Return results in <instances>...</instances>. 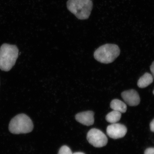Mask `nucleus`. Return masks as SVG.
<instances>
[{"label": "nucleus", "instance_id": "obj_1", "mask_svg": "<svg viewBox=\"0 0 154 154\" xmlns=\"http://www.w3.org/2000/svg\"><path fill=\"white\" fill-rule=\"evenodd\" d=\"M18 53L16 45L3 44L0 48V69L5 72L10 70L16 62Z\"/></svg>", "mask_w": 154, "mask_h": 154}, {"label": "nucleus", "instance_id": "obj_6", "mask_svg": "<svg viewBox=\"0 0 154 154\" xmlns=\"http://www.w3.org/2000/svg\"><path fill=\"white\" fill-rule=\"evenodd\" d=\"M127 130L125 125L115 123L107 126L106 132L109 137L113 139H117L124 137L127 133Z\"/></svg>", "mask_w": 154, "mask_h": 154}, {"label": "nucleus", "instance_id": "obj_11", "mask_svg": "<svg viewBox=\"0 0 154 154\" xmlns=\"http://www.w3.org/2000/svg\"><path fill=\"white\" fill-rule=\"evenodd\" d=\"M121 117V113L120 112L113 110L109 113L106 116V120L107 122L115 124L120 121Z\"/></svg>", "mask_w": 154, "mask_h": 154}, {"label": "nucleus", "instance_id": "obj_2", "mask_svg": "<svg viewBox=\"0 0 154 154\" xmlns=\"http://www.w3.org/2000/svg\"><path fill=\"white\" fill-rule=\"evenodd\" d=\"M66 5L68 10L80 20L89 18L93 7L92 0H68Z\"/></svg>", "mask_w": 154, "mask_h": 154}, {"label": "nucleus", "instance_id": "obj_17", "mask_svg": "<svg viewBox=\"0 0 154 154\" xmlns=\"http://www.w3.org/2000/svg\"><path fill=\"white\" fill-rule=\"evenodd\" d=\"M153 94H154V90H153Z\"/></svg>", "mask_w": 154, "mask_h": 154}, {"label": "nucleus", "instance_id": "obj_4", "mask_svg": "<svg viewBox=\"0 0 154 154\" xmlns=\"http://www.w3.org/2000/svg\"><path fill=\"white\" fill-rule=\"evenodd\" d=\"M120 53L118 46L114 44H106L98 48L94 53L96 60L102 63H111L113 62Z\"/></svg>", "mask_w": 154, "mask_h": 154}, {"label": "nucleus", "instance_id": "obj_5", "mask_svg": "<svg viewBox=\"0 0 154 154\" xmlns=\"http://www.w3.org/2000/svg\"><path fill=\"white\" fill-rule=\"evenodd\" d=\"M87 139L90 144L97 148L104 147L108 142L106 135L101 130L96 128L91 129L88 132Z\"/></svg>", "mask_w": 154, "mask_h": 154}, {"label": "nucleus", "instance_id": "obj_12", "mask_svg": "<svg viewBox=\"0 0 154 154\" xmlns=\"http://www.w3.org/2000/svg\"><path fill=\"white\" fill-rule=\"evenodd\" d=\"M58 154H73L70 148L66 146H63L59 149Z\"/></svg>", "mask_w": 154, "mask_h": 154}, {"label": "nucleus", "instance_id": "obj_13", "mask_svg": "<svg viewBox=\"0 0 154 154\" xmlns=\"http://www.w3.org/2000/svg\"><path fill=\"white\" fill-rule=\"evenodd\" d=\"M144 154H154V148H149L146 149L144 152Z\"/></svg>", "mask_w": 154, "mask_h": 154}, {"label": "nucleus", "instance_id": "obj_16", "mask_svg": "<svg viewBox=\"0 0 154 154\" xmlns=\"http://www.w3.org/2000/svg\"><path fill=\"white\" fill-rule=\"evenodd\" d=\"M73 154H85L84 153L81 152H75Z\"/></svg>", "mask_w": 154, "mask_h": 154}, {"label": "nucleus", "instance_id": "obj_3", "mask_svg": "<svg viewBox=\"0 0 154 154\" xmlns=\"http://www.w3.org/2000/svg\"><path fill=\"white\" fill-rule=\"evenodd\" d=\"M33 123L29 117L22 113L16 116L11 119L9 125V130L14 134H27L33 129Z\"/></svg>", "mask_w": 154, "mask_h": 154}, {"label": "nucleus", "instance_id": "obj_9", "mask_svg": "<svg viewBox=\"0 0 154 154\" xmlns=\"http://www.w3.org/2000/svg\"><path fill=\"white\" fill-rule=\"evenodd\" d=\"M153 80L152 75L149 73L146 72L138 80L137 85L140 88H145L152 83Z\"/></svg>", "mask_w": 154, "mask_h": 154}, {"label": "nucleus", "instance_id": "obj_7", "mask_svg": "<svg viewBox=\"0 0 154 154\" xmlns=\"http://www.w3.org/2000/svg\"><path fill=\"white\" fill-rule=\"evenodd\" d=\"M121 95L125 103L131 106H137L140 103L139 94L135 90H127L122 92Z\"/></svg>", "mask_w": 154, "mask_h": 154}, {"label": "nucleus", "instance_id": "obj_8", "mask_svg": "<svg viewBox=\"0 0 154 154\" xmlns=\"http://www.w3.org/2000/svg\"><path fill=\"white\" fill-rule=\"evenodd\" d=\"M94 113L93 111H88L79 113L75 116L76 120L85 126L93 125L94 122Z\"/></svg>", "mask_w": 154, "mask_h": 154}, {"label": "nucleus", "instance_id": "obj_15", "mask_svg": "<svg viewBox=\"0 0 154 154\" xmlns=\"http://www.w3.org/2000/svg\"><path fill=\"white\" fill-rule=\"evenodd\" d=\"M150 70H151L152 74V75L153 78H154V61L152 63L151 67H150Z\"/></svg>", "mask_w": 154, "mask_h": 154}, {"label": "nucleus", "instance_id": "obj_14", "mask_svg": "<svg viewBox=\"0 0 154 154\" xmlns=\"http://www.w3.org/2000/svg\"><path fill=\"white\" fill-rule=\"evenodd\" d=\"M150 128L151 131L154 132V119L150 123Z\"/></svg>", "mask_w": 154, "mask_h": 154}, {"label": "nucleus", "instance_id": "obj_10", "mask_svg": "<svg viewBox=\"0 0 154 154\" xmlns=\"http://www.w3.org/2000/svg\"><path fill=\"white\" fill-rule=\"evenodd\" d=\"M110 107L113 110L120 112L121 113L126 112L127 109L126 104L118 99L113 100L111 102Z\"/></svg>", "mask_w": 154, "mask_h": 154}]
</instances>
